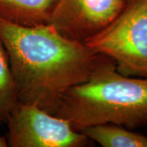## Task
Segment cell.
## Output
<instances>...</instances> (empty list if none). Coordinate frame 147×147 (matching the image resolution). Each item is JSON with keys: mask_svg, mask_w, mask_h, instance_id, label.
Instances as JSON below:
<instances>
[{"mask_svg": "<svg viewBox=\"0 0 147 147\" xmlns=\"http://www.w3.org/2000/svg\"><path fill=\"white\" fill-rule=\"evenodd\" d=\"M18 101L53 114L62 97L110 58L65 36L50 24L17 25L0 17Z\"/></svg>", "mask_w": 147, "mask_h": 147, "instance_id": "obj_1", "label": "cell"}, {"mask_svg": "<svg viewBox=\"0 0 147 147\" xmlns=\"http://www.w3.org/2000/svg\"><path fill=\"white\" fill-rule=\"evenodd\" d=\"M53 115L77 131L103 123L128 129L147 125V79L119 73L110 59L62 97Z\"/></svg>", "mask_w": 147, "mask_h": 147, "instance_id": "obj_2", "label": "cell"}, {"mask_svg": "<svg viewBox=\"0 0 147 147\" xmlns=\"http://www.w3.org/2000/svg\"><path fill=\"white\" fill-rule=\"evenodd\" d=\"M85 44L111 59L122 74L147 79V0H130L108 26Z\"/></svg>", "mask_w": 147, "mask_h": 147, "instance_id": "obj_3", "label": "cell"}, {"mask_svg": "<svg viewBox=\"0 0 147 147\" xmlns=\"http://www.w3.org/2000/svg\"><path fill=\"white\" fill-rule=\"evenodd\" d=\"M6 120L12 147H81L89 140L66 119L33 104L18 101Z\"/></svg>", "mask_w": 147, "mask_h": 147, "instance_id": "obj_4", "label": "cell"}, {"mask_svg": "<svg viewBox=\"0 0 147 147\" xmlns=\"http://www.w3.org/2000/svg\"><path fill=\"white\" fill-rule=\"evenodd\" d=\"M128 0H57L48 24L65 36L81 42L108 26Z\"/></svg>", "mask_w": 147, "mask_h": 147, "instance_id": "obj_5", "label": "cell"}, {"mask_svg": "<svg viewBox=\"0 0 147 147\" xmlns=\"http://www.w3.org/2000/svg\"><path fill=\"white\" fill-rule=\"evenodd\" d=\"M57 0H0V17L17 25L47 24Z\"/></svg>", "mask_w": 147, "mask_h": 147, "instance_id": "obj_6", "label": "cell"}, {"mask_svg": "<svg viewBox=\"0 0 147 147\" xmlns=\"http://www.w3.org/2000/svg\"><path fill=\"white\" fill-rule=\"evenodd\" d=\"M81 131L103 147H147V137L118 124H96Z\"/></svg>", "mask_w": 147, "mask_h": 147, "instance_id": "obj_7", "label": "cell"}, {"mask_svg": "<svg viewBox=\"0 0 147 147\" xmlns=\"http://www.w3.org/2000/svg\"><path fill=\"white\" fill-rule=\"evenodd\" d=\"M17 102L18 98L8 57L0 39V118L7 119Z\"/></svg>", "mask_w": 147, "mask_h": 147, "instance_id": "obj_8", "label": "cell"}, {"mask_svg": "<svg viewBox=\"0 0 147 147\" xmlns=\"http://www.w3.org/2000/svg\"><path fill=\"white\" fill-rule=\"evenodd\" d=\"M8 146V142L5 137L0 136V147H6Z\"/></svg>", "mask_w": 147, "mask_h": 147, "instance_id": "obj_9", "label": "cell"}, {"mask_svg": "<svg viewBox=\"0 0 147 147\" xmlns=\"http://www.w3.org/2000/svg\"><path fill=\"white\" fill-rule=\"evenodd\" d=\"M3 120V119H1V118H0V123H1V121Z\"/></svg>", "mask_w": 147, "mask_h": 147, "instance_id": "obj_10", "label": "cell"}, {"mask_svg": "<svg viewBox=\"0 0 147 147\" xmlns=\"http://www.w3.org/2000/svg\"><path fill=\"white\" fill-rule=\"evenodd\" d=\"M129 1H130V0H128V2H129Z\"/></svg>", "mask_w": 147, "mask_h": 147, "instance_id": "obj_11", "label": "cell"}]
</instances>
